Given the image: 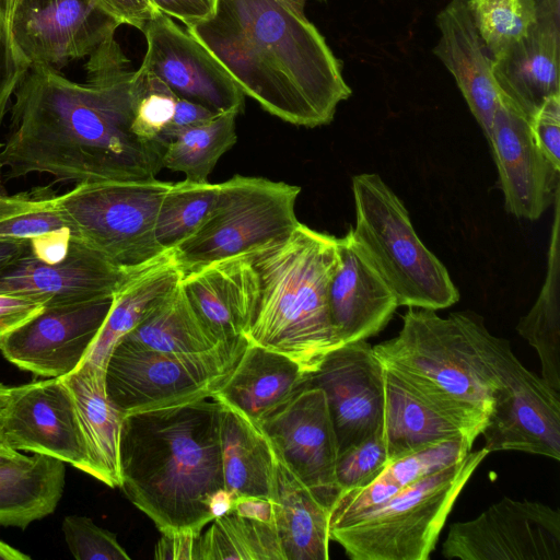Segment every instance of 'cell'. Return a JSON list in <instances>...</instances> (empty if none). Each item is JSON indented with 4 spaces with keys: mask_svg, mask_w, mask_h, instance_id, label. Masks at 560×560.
Instances as JSON below:
<instances>
[{
    "mask_svg": "<svg viewBox=\"0 0 560 560\" xmlns=\"http://www.w3.org/2000/svg\"><path fill=\"white\" fill-rule=\"evenodd\" d=\"M85 70V82L77 83L55 68H30L0 145L4 178L45 173L75 185L156 178L165 147L132 131L139 74L115 37L89 56Z\"/></svg>",
    "mask_w": 560,
    "mask_h": 560,
    "instance_id": "obj_1",
    "label": "cell"
},
{
    "mask_svg": "<svg viewBox=\"0 0 560 560\" xmlns=\"http://www.w3.org/2000/svg\"><path fill=\"white\" fill-rule=\"evenodd\" d=\"M325 1V0H318ZM306 0H218L186 25L244 95L295 126L328 125L352 91L340 60L304 13Z\"/></svg>",
    "mask_w": 560,
    "mask_h": 560,
    "instance_id": "obj_2",
    "label": "cell"
},
{
    "mask_svg": "<svg viewBox=\"0 0 560 560\" xmlns=\"http://www.w3.org/2000/svg\"><path fill=\"white\" fill-rule=\"evenodd\" d=\"M221 405L212 398L127 415L119 442L120 486L161 533H201L224 490Z\"/></svg>",
    "mask_w": 560,
    "mask_h": 560,
    "instance_id": "obj_3",
    "label": "cell"
},
{
    "mask_svg": "<svg viewBox=\"0 0 560 560\" xmlns=\"http://www.w3.org/2000/svg\"><path fill=\"white\" fill-rule=\"evenodd\" d=\"M385 369L474 443L514 354L474 312L409 307L398 335L373 347Z\"/></svg>",
    "mask_w": 560,
    "mask_h": 560,
    "instance_id": "obj_4",
    "label": "cell"
},
{
    "mask_svg": "<svg viewBox=\"0 0 560 560\" xmlns=\"http://www.w3.org/2000/svg\"><path fill=\"white\" fill-rule=\"evenodd\" d=\"M259 298L248 342L280 352L305 373L341 346L331 324L328 287L338 262V237L303 223L250 252Z\"/></svg>",
    "mask_w": 560,
    "mask_h": 560,
    "instance_id": "obj_5",
    "label": "cell"
},
{
    "mask_svg": "<svg viewBox=\"0 0 560 560\" xmlns=\"http://www.w3.org/2000/svg\"><path fill=\"white\" fill-rule=\"evenodd\" d=\"M352 235L399 306L442 310L459 300L446 267L422 243L409 212L375 173L352 177Z\"/></svg>",
    "mask_w": 560,
    "mask_h": 560,
    "instance_id": "obj_6",
    "label": "cell"
},
{
    "mask_svg": "<svg viewBox=\"0 0 560 560\" xmlns=\"http://www.w3.org/2000/svg\"><path fill=\"white\" fill-rule=\"evenodd\" d=\"M489 455L482 447L462 460L404 486L377 508L329 526L353 560H428L457 497Z\"/></svg>",
    "mask_w": 560,
    "mask_h": 560,
    "instance_id": "obj_7",
    "label": "cell"
},
{
    "mask_svg": "<svg viewBox=\"0 0 560 560\" xmlns=\"http://www.w3.org/2000/svg\"><path fill=\"white\" fill-rule=\"evenodd\" d=\"M171 184L156 178L78 184L56 202L77 238L112 264L136 270L167 252L156 242L155 223Z\"/></svg>",
    "mask_w": 560,
    "mask_h": 560,
    "instance_id": "obj_8",
    "label": "cell"
},
{
    "mask_svg": "<svg viewBox=\"0 0 560 560\" xmlns=\"http://www.w3.org/2000/svg\"><path fill=\"white\" fill-rule=\"evenodd\" d=\"M300 191L283 182L234 175L220 184L203 223L172 249L175 261L186 273L287 236L300 223L295 215Z\"/></svg>",
    "mask_w": 560,
    "mask_h": 560,
    "instance_id": "obj_9",
    "label": "cell"
},
{
    "mask_svg": "<svg viewBox=\"0 0 560 560\" xmlns=\"http://www.w3.org/2000/svg\"><path fill=\"white\" fill-rule=\"evenodd\" d=\"M247 343L174 355L121 339L105 366L107 396L124 416L212 398Z\"/></svg>",
    "mask_w": 560,
    "mask_h": 560,
    "instance_id": "obj_10",
    "label": "cell"
},
{
    "mask_svg": "<svg viewBox=\"0 0 560 560\" xmlns=\"http://www.w3.org/2000/svg\"><path fill=\"white\" fill-rule=\"evenodd\" d=\"M442 553L462 560H560L559 510L503 498L477 517L452 524Z\"/></svg>",
    "mask_w": 560,
    "mask_h": 560,
    "instance_id": "obj_11",
    "label": "cell"
},
{
    "mask_svg": "<svg viewBox=\"0 0 560 560\" xmlns=\"http://www.w3.org/2000/svg\"><path fill=\"white\" fill-rule=\"evenodd\" d=\"M0 432L19 452L47 455L95 477L72 395L61 377L9 387Z\"/></svg>",
    "mask_w": 560,
    "mask_h": 560,
    "instance_id": "obj_12",
    "label": "cell"
},
{
    "mask_svg": "<svg viewBox=\"0 0 560 560\" xmlns=\"http://www.w3.org/2000/svg\"><path fill=\"white\" fill-rule=\"evenodd\" d=\"M121 23L96 0H18L11 32L31 67L89 57Z\"/></svg>",
    "mask_w": 560,
    "mask_h": 560,
    "instance_id": "obj_13",
    "label": "cell"
},
{
    "mask_svg": "<svg viewBox=\"0 0 560 560\" xmlns=\"http://www.w3.org/2000/svg\"><path fill=\"white\" fill-rule=\"evenodd\" d=\"M385 366L366 340L343 343L326 354L307 386L319 387L334 424L338 454L382 430Z\"/></svg>",
    "mask_w": 560,
    "mask_h": 560,
    "instance_id": "obj_14",
    "label": "cell"
},
{
    "mask_svg": "<svg viewBox=\"0 0 560 560\" xmlns=\"http://www.w3.org/2000/svg\"><path fill=\"white\" fill-rule=\"evenodd\" d=\"M259 427L276 455L330 510L339 495L338 444L324 392L306 386Z\"/></svg>",
    "mask_w": 560,
    "mask_h": 560,
    "instance_id": "obj_15",
    "label": "cell"
},
{
    "mask_svg": "<svg viewBox=\"0 0 560 560\" xmlns=\"http://www.w3.org/2000/svg\"><path fill=\"white\" fill-rule=\"evenodd\" d=\"M113 303V296L45 306L0 338V353L20 370L62 377L85 359Z\"/></svg>",
    "mask_w": 560,
    "mask_h": 560,
    "instance_id": "obj_16",
    "label": "cell"
},
{
    "mask_svg": "<svg viewBox=\"0 0 560 560\" xmlns=\"http://www.w3.org/2000/svg\"><path fill=\"white\" fill-rule=\"evenodd\" d=\"M480 435L485 448L560 459V393L513 354Z\"/></svg>",
    "mask_w": 560,
    "mask_h": 560,
    "instance_id": "obj_17",
    "label": "cell"
},
{
    "mask_svg": "<svg viewBox=\"0 0 560 560\" xmlns=\"http://www.w3.org/2000/svg\"><path fill=\"white\" fill-rule=\"evenodd\" d=\"M147 51L141 63L177 98L188 100L217 114H240L245 95L217 59L170 16L158 12L141 31Z\"/></svg>",
    "mask_w": 560,
    "mask_h": 560,
    "instance_id": "obj_18",
    "label": "cell"
},
{
    "mask_svg": "<svg viewBox=\"0 0 560 560\" xmlns=\"http://www.w3.org/2000/svg\"><path fill=\"white\" fill-rule=\"evenodd\" d=\"M487 139L506 211L530 221L539 219L560 194V167L538 147L529 120L501 93Z\"/></svg>",
    "mask_w": 560,
    "mask_h": 560,
    "instance_id": "obj_19",
    "label": "cell"
},
{
    "mask_svg": "<svg viewBox=\"0 0 560 560\" xmlns=\"http://www.w3.org/2000/svg\"><path fill=\"white\" fill-rule=\"evenodd\" d=\"M135 270L122 269L72 236L65 258L45 262L28 253L0 275V293L28 298L44 306L113 296Z\"/></svg>",
    "mask_w": 560,
    "mask_h": 560,
    "instance_id": "obj_20",
    "label": "cell"
},
{
    "mask_svg": "<svg viewBox=\"0 0 560 560\" xmlns=\"http://www.w3.org/2000/svg\"><path fill=\"white\" fill-rule=\"evenodd\" d=\"M180 283L201 319L221 343L248 342L246 334L259 298V279L250 252L188 271Z\"/></svg>",
    "mask_w": 560,
    "mask_h": 560,
    "instance_id": "obj_21",
    "label": "cell"
},
{
    "mask_svg": "<svg viewBox=\"0 0 560 560\" xmlns=\"http://www.w3.org/2000/svg\"><path fill=\"white\" fill-rule=\"evenodd\" d=\"M339 262L328 287L331 324L341 345L377 335L399 306L352 235L338 237Z\"/></svg>",
    "mask_w": 560,
    "mask_h": 560,
    "instance_id": "obj_22",
    "label": "cell"
},
{
    "mask_svg": "<svg viewBox=\"0 0 560 560\" xmlns=\"http://www.w3.org/2000/svg\"><path fill=\"white\" fill-rule=\"evenodd\" d=\"M560 13L539 14L527 35L492 57L494 82L530 121L551 95L560 94Z\"/></svg>",
    "mask_w": 560,
    "mask_h": 560,
    "instance_id": "obj_23",
    "label": "cell"
},
{
    "mask_svg": "<svg viewBox=\"0 0 560 560\" xmlns=\"http://www.w3.org/2000/svg\"><path fill=\"white\" fill-rule=\"evenodd\" d=\"M441 37L433 54L456 81L471 114L488 138L499 102L492 57L472 21L467 0H452L436 16Z\"/></svg>",
    "mask_w": 560,
    "mask_h": 560,
    "instance_id": "obj_24",
    "label": "cell"
},
{
    "mask_svg": "<svg viewBox=\"0 0 560 560\" xmlns=\"http://www.w3.org/2000/svg\"><path fill=\"white\" fill-rule=\"evenodd\" d=\"M308 376L287 355L248 342L212 399L259 425L305 388Z\"/></svg>",
    "mask_w": 560,
    "mask_h": 560,
    "instance_id": "obj_25",
    "label": "cell"
},
{
    "mask_svg": "<svg viewBox=\"0 0 560 560\" xmlns=\"http://www.w3.org/2000/svg\"><path fill=\"white\" fill-rule=\"evenodd\" d=\"M61 380L72 395L94 466V478L110 488L119 487V442L125 416L107 396L105 370L83 361Z\"/></svg>",
    "mask_w": 560,
    "mask_h": 560,
    "instance_id": "obj_26",
    "label": "cell"
},
{
    "mask_svg": "<svg viewBox=\"0 0 560 560\" xmlns=\"http://www.w3.org/2000/svg\"><path fill=\"white\" fill-rule=\"evenodd\" d=\"M220 446L224 490L232 500L254 497L273 502L277 456L260 427L221 405Z\"/></svg>",
    "mask_w": 560,
    "mask_h": 560,
    "instance_id": "obj_27",
    "label": "cell"
},
{
    "mask_svg": "<svg viewBox=\"0 0 560 560\" xmlns=\"http://www.w3.org/2000/svg\"><path fill=\"white\" fill-rule=\"evenodd\" d=\"M172 250L136 269L113 295L110 310L85 359L105 370L116 345L182 280Z\"/></svg>",
    "mask_w": 560,
    "mask_h": 560,
    "instance_id": "obj_28",
    "label": "cell"
},
{
    "mask_svg": "<svg viewBox=\"0 0 560 560\" xmlns=\"http://www.w3.org/2000/svg\"><path fill=\"white\" fill-rule=\"evenodd\" d=\"M277 456V455H276ZM273 524L285 560L329 559V512L277 456Z\"/></svg>",
    "mask_w": 560,
    "mask_h": 560,
    "instance_id": "obj_29",
    "label": "cell"
},
{
    "mask_svg": "<svg viewBox=\"0 0 560 560\" xmlns=\"http://www.w3.org/2000/svg\"><path fill=\"white\" fill-rule=\"evenodd\" d=\"M65 477V463L42 454L0 465V525L26 528L54 513Z\"/></svg>",
    "mask_w": 560,
    "mask_h": 560,
    "instance_id": "obj_30",
    "label": "cell"
},
{
    "mask_svg": "<svg viewBox=\"0 0 560 560\" xmlns=\"http://www.w3.org/2000/svg\"><path fill=\"white\" fill-rule=\"evenodd\" d=\"M122 339L174 355H198L226 346L201 319L180 281Z\"/></svg>",
    "mask_w": 560,
    "mask_h": 560,
    "instance_id": "obj_31",
    "label": "cell"
},
{
    "mask_svg": "<svg viewBox=\"0 0 560 560\" xmlns=\"http://www.w3.org/2000/svg\"><path fill=\"white\" fill-rule=\"evenodd\" d=\"M385 371L381 433L389 460L441 440H468L454 423L415 396L395 374L387 369Z\"/></svg>",
    "mask_w": 560,
    "mask_h": 560,
    "instance_id": "obj_32",
    "label": "cell"
},
{
    "mask_svg": "<svg viewBox=\"0 0 560 560\" xmlns=\"http://www.w3.org/2000/svg\"><path fill=\"white\" fill-rule=\"evenodd\" d=\"M553 207L545 282L516 330L536 350L544 381L560 393V195Z\"/></svg>",
    "mask_w": 560,
    "mask_h": 560,
    "instance_id": "obj_33",
    "label": "cell"
},
{
    "mask_svg": "<svg viewBox=\"0 0 560 560\" xmlns=\"http://www.w3.org/2000/svg\"><path fill=\"white\" fill-rule=\"evenodd\" d=\"M285 560L273 522L232 509L215 517L197 539L195 560Z\"/></svg>",
    "mask_w": 560,
    "mask_h": 560,
    "instance_id": "obj_34",
    "label": "cell"
},
{
    "mask_svg": "<svg viewBox=\"0 0 560 560\" xmlns=\"http://www.w3.org/2000/svg\"><path fill=\"white\" fill-rule=\"evenodd\" d=\"M237 115L221 113L178 133L165 148L163 168L180 172L194 183H207L219 159L236 142Z\"/></svg>",
    "mask_w": 560,
    "mask_h": 560,
    "instance_id": "obj_35",
    "label": "cell"
},
{
    "mask_svg": "<svg viewBox=\"0 0 560 560\" xmlns=\"http://www.w3.org/2000/svg\"><path fill=\"white\" fill-rule=\"evenodd\" d=\"M220 184L183 180L172 183L164 195L155 223V238L164 250L174 249L208 218Z\"/></svg>",
    "mask_w": 560,
    "mask_h": 560,
    "instance_id": "obj_36",
    "label": "cell"
},
{
    "mask_svg": "<svg viewBox=\"0 0 560 560\" xmlns=\"http://www.w3.org/2000/svg\"><path fill=\"white\" fill-rule=\"evenodd\" d=\"M467 4L491 57L525 37L539 16L536 0H467Z\"/></svg>",
    "mask_w": 560,
    "mask_h": 560,
    "instance_id": "obj_37",
    "label": "cell"
},
{
    "mask_svg": "<svg viewBox=\"0 0 560 560\" xmlns=\"http://www.w3.org/2000/svg\"><path fill=\"white\" fill-rule=\"evenodd\" d=\"M472 445L464 438L441 440L389 460L384 472L404 487L458 463Z\"/></svg>",
    "mask_w": 560,
    "mask_h": 560,
    "instance_id": "obj_38",
    "label": "cell"
},
{
    "mask_svg": "<svg viewBox=\"0 0 560 560\" xmlns=\"http://www.w3.org/2000/svg\"><path fill=\"white\" fill-rule=\"evenodd\" d=\"M137 71L139 82L132 131L144 141L165 147L160 137L173 117L177 97L143 67L140 66Z\"/></svg>",
    "mask_w": 560,
    "mask_h": 560,
    "instance_id": "obj_39",
    "label": "cell"
},
{
    "mask_svg": "<svg viewBox=\"0 0 560 560\" xmlns=\"http://www.w3.org/2000/svg\"><path fill=\"white\" fill-rule=\"evenodd\" d=\"M389 463L381 431L338 454L336 481L339 493L376 479Z\"/></svg>",
    "mask_w": 560,
    "mask_h": 560,
    "instance_id": "obj_40",
    "label": "cell"
},
{
    "mask_svg": "<svg viewBox=\"0 0 560 560\" xmlns=\"http://www.w3.org/2000/svg\"><path fill=\"white\" fill-rule=\"evenodd\" d=\"M61 529L68 549L78 560H130L117 536L96 525L90 517L68 515Z\"/></svg>",
    "mask_w": 560,
    "mask_h": 560,
    "instance_id": "obj_41",
    "label": "cell"
},
{
    "mask_svg": "<svg viewBox=\"0 0 560 560\" xmlns=\"http://www.w3.org/2000/svg\"><path fill=\"white\" fill-rule=\"evenodd\" d=\"M401 487L383 472L370 483L339 493L329 512V526L342 524L386 502Z\"/></svg>",
    "mask_w": 560,
    "mask_h": 560,
    "instance_id": "obj_42",
    "label": "cell"
},
{
    "mask_svg": "<svg viewBox=\"0 0 560 560\" xmlns=\"http://www.w3.org/2000/svg\"><path fill=\"white\" fill-rule=\"evenodd\" d=\"M30 68V62L15 45L11 27L0 16V125Z\"/></svg>",
    "mask_w": 560,
    "mask_h": 560,
    "instance_id": "obj_43",
    "label": "cell"
},
{
    "mask_svg": "<svg viewBox=\"0 0 560 560\" xmlns=\"http://www.w3.org/2000/svg\"><path fill=\"white\" fill-rule=\"evenodd\" d=\"M529 122L538 147L560 167V94L549 96Z\"/></svg>",
    "mask_w": 560,
    "mask_h": 560,
    "instance_id": "obj_44",
    "label": "cell"
},
{
    "mask_svg": "<svg viewBox=\"0 0 560 560\" xmlns=\"http://www.w3.org/2000/svg\"><path fill=\"white\" fill-rule=\"evenodd\" d=\"M217 115V113L201 104L177 98L173 117L160 137L161 142L166 147L170 141L185 129L203 124Z\"/></svg>",
    "mask_w": 560,
    "mask_h": 560,
    "instance_id": "obj_45",
    "label": "cell"
},
{
    "mask_svg": "<svg viewBox=\"0 0 560 560\" xmlns=\"http://www.w3.org/2000/svg\"><path fill=\"white\" fill-rule=\"evenodd\" d=\"M45 306L35 300L0 293V338L38 314Z\"/></svg>",
    "mask_w": 560,
    "mask_h": 560,
    "instance_id": "obj_46",
    "label": "cell"
},
{
    "mask_svg": "<svg viewBox=\"0 0 560 560\" xmlns=\"http://www.w3.org/2000/svg\"><path fill=\"white\" fill-rule=\"evenodd\" d=\"M218 0H151L161 13L180 20L185 25L207 20L215 12Z\"/></svg>",
    "mask_w": 560,
    "mask_h": 560,
    "instance_id": "obj_47",
    "label": "cell"
},
{
    "mask_svg": "<svg viewBox=\"0 0 560 560\" xmlns=\"http://www.w3.org/2000/svg\"><path fill=\"white\" fill-rule=\"evenodd\" d=\"M200 534L191 530L162 533L154 547V559L195 560L197 539Z\"/></svg>",
    "mask_w": 560,
    "mask_h": 560,
    "instance_id": "obj_48",
    "label": "cell"
},
{
    "mask_svg": "<svg viewBox=\"0 0 560 560\" xmlns=\"http://www.w3.org/2000/svg\"><path fill=\"white\" fill-rule=\"evenodd\" d=\"M121 24L140 31L159 12L148 0H96Z\"/></svg>",
    "mask_w": 560,
    "mask_h": 560,
    "instance_id": "obj_49",
    "label": "cell"
},
{
    "mask_svg": "<svg viewBox=\"0 0 560 560\" xmlns=\"http://www.w3.org/2000/svg\"><path fill=\"white\" fill-rule=\"evenodd\" d=\"M233 511L250 518L273 522L272 502L261 498L244 497L233 501Z\"/></svg>",
    "mask_w": 560,
    "mask_h": 560,
    "instance_id": "obj_50",
    "label": "cell"
},
{
    "mask_svg": "<svg viewBox=\"0 0 560 560\" xmlns=\"http://www.w3.org/2000/svg\"><path fill=\"white\" fill-rule=\"evenodd\" d=\"M30 250V243L0 240V275L25 256Z\"/></svg>",
    "mask_w": 560,
    "mask_h": 560,
    "instance_id": "obj_51",
    "label": "cell"
},
{
    "mask_svg": "<svg viewBox=\"0 0 560 560\" xmlns=\"http://www.w3.org/2000/svg\"><path fill=\"white\" fill-rule=\"evenodd\" d=\"M23 454L14 450L0 432V465L14 462L21 458Z\"/></svg>",
    "mask_w": 560,
    "mask_h": 560,
    "instance_id": "obj_52",
    "label": "cell"
},
{
    "mask_svg": "<svg viewBox=\"0 0 560 560\" xmlns=\"http://www.w3.org/2000/svg\"><path fill=\"white\" fill-rule=\"evenodd\" d=\"M31 557L0 540V560H30Z\"/></svg>",
    "mask_w": 560,
    "mask_h": 560,
    "instance_id": "obj_53",
    "label": "cell"
},
{
    "mask_svg": "<svg viewBox=\"0 0 560 560\" xmlns=\"http://www.w3.org/2000/svg\"><path fill=\"white\" fill-rule=\"evenodd\" d=\"M16 3L18 0H0V16L8 23L10 27Z\"/></svg>",
    "mask_w": 560,
    "mask_h": 560,
    "instance_id": "obj_54",
    "label": "cell"
},
{
    "mask_svg": "<svg viewBox=\"0 0 560 560\" xmlns=\"http://www.w3.org/2000/svg\"><path fill=\"white\" fill-rule=\"evenodd\" d=\"M539 14L560 13V0H536Z\"/></svg>",
    "mask_w": 560,
    "mask_h": 560,
    "instance_id": "obj_55",
    "label": "cell"
},
{
    "mask_svg": "<svg viewBox=\"0 0 560 560\" xmlns=\"http://www.w3.org/2000/svg\"><path fill=\"white\" fill-rule=\"evenodd\" d=\"M8 388L9 387H5V386H3V384L0 383V411L3 408L5 400H7Z\"/></svg>",
    "mask_w": 560,
    "mask_h": 560,
    "instance_id": "obj_56",
    "label": "cell"
},
{
    "mask_svg": "<svg viewBox=\"0 0 560 560\" xmlns=\"http://www.w3.org/2000/svg\"><path fill=\"white\" fill-rule=\"evenodd\" d=\"M151 3V0H148ZM152 4V3H151Z\"/></svg>",
    "mask_w": 560,
    "mask_h": 560,
    "instance_id": "obj_57",
    "label": "cell"
},
{
    "mask_svg": "<svg viewBox=\"0 0 560 560\" xmlns=\"http://www.w3.org/2000/svg\"><path fill=\"white\" fill-rule=\"evenodd\" d=\"M0 184H1V178H0Z\"/></svg>",
    "mask_w": 560,
    "mask_h": 560,
    "instance_id": "obj_58",
    "label": "cell"
}]
</instances>
